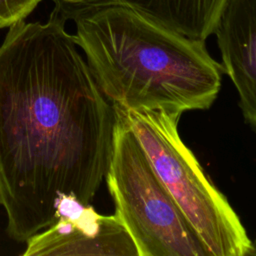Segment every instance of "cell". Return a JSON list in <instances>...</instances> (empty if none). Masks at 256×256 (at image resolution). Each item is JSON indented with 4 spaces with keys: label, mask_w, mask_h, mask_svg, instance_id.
I'll use <instances>...</instances> for the list:
<instances>
[{
    "label": "cell",
    "mask_w": 256,
    "mask_h": 256,
    "mask_svg": "<svg viewBox=\"0 0 256 256\" xmlns=\"http://www.w3.org/2000/svg\"><path fill=\"white\" fill-rule=\"evenodd\" d=\"M54 224L31 236L23 256H138L137 248L119 218L101 215L91 204L64 195Z\"/></svg>",
    "instance_id": "5"
},
{
    "label": "cell",
    "mask_w": 256,
    "mask_h": 256,
    "mask_svg": "<svg viewBox=\"0 0 256 256\" xmlns=\"http://www.w3.org/2000/svg\"><path fill=\"white\" fill-rule=\"evenodd\" d=\"M115 113L105 179L115 215L131 236L138 256H208L129 124Z\"/></svg>",
    "instance_id": "4"
},
{
    "label": "cell",
    "mask_w": 256,
    "mask_h": 256,
    "mask_svg": "<svg viewBox=\"0 0 256 256\" xmlns=\"http://www.w3.org/2000/svg\"><path fill=\"white\" fill-rule=\"evenodd\" d=\"M254 249H256V247H255V246H254ZM253 252H254V251H253ZM254 254H256V252H255V253H254Z\"/></svg>",
    "instance_id": "9"
},
{
    "label": "cell",
    "mask_w": 256,
    "mask_h": 256,
    "mask_svg": "<svg viewBox=\"0 0 256 256\" xmlns=\"http://www.w3.org/2000/svg\"><path fill=\"white\" fill-rule=\"evenodd\" d=\"M113 107L129 124L207 255L253 254L254 244L237 213L182 141L178 132L181 115Z\"/></svg>",
    "instance_id": "3"
},
{
    "label": "cell",
    "mask_w": 256,
    "mask_h": 256,
    "mask_svg": "<svg viewBox=\"0 0 256 256\" xmlns=\"http://www.w3.org/2000/svg\"><path fill=\"white\" fill-rule=\"evenodd\" d=\"M53 9L0 45V206L17 242L57 220L64 195L90 204L107 173L116 113Z\"/></svg>",
    "instance_id": "1"
},
{
    "label": "cell",
    "mask_w": 256,
    "mask_h": 256,
    "mask_svg": "<svg viewBox=\"0 0 256 256\" xmlns=\"http://www.w3.org/2000/svg\"><path fill=\"white\" fill-rule=\"evenodd\" d=\"M213 34L244 119L256 129V0H226Z\"/></svg>",
    "instance_id": "6"
},
{
    "label": "cell",
    "mask_w": 256,
    "mask_h": 256,
    "mask_svg": "<svg viewBox=\"0 0 256 256\" xmlns=\"http://www.w3.org/2000/svg\"><path fill=\"white\" fill-rule=\"evenodd\" d=\"M42 0H0V29L25 20Z\"/></svg>",
    "instance_id": "8"
},
{
    "label": "cell",
    "mask_w": 256,
    "mask_h": 256,
    "mask_svg": "<svg viewBox=\"0 0 256 256\" xmlns=\"http://www.w3.org/2000/svg\"><path fill=\"white\" fill-rule=\"evenodd\" d=\"M59 10L102 5L133 8L161 25L194 40L204 41L214 32L226 0H52Z\"/></svg>",
    "instance_id": "7"
},
{
    "label": "cell",
    "mask_w": 256,
    "mask_h": 256,
    "mask_svg": "<svg viewBox=\"0 0 256 256\" xmlns=\"http://www.w3.org/2000/svg\"><path fill=\"white\" fill-rule=\"evenodd\" d=\"M53 9L75 23L73 38L113 106L182 115L208 109L217 98L224 69L204 41L124 5Z\"/></svg>",
    "instance_id": "2"
}]
</instances>
